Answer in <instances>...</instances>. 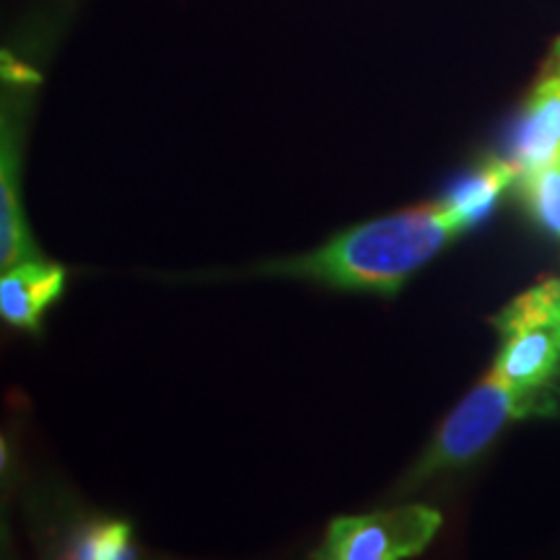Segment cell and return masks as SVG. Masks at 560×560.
<instances>
[{
  "mask_svg": "<svg viewBox=\"0 0 560 560\" xmlns=\"http://www.w3.org/2000/svg\"><path fill=\"white\" fill-rule=\"evenodd\" d=\"M529 416H545V412L535 400H529L527 395H522L509 382H503L495 371H490L486 380L441 423L429 452L423 454L416 472H412L410 486L441 470L467 465L493 444V439L499 436V431L509 420Z\"/></svg>",
  "mask_w": 560,
  "mask_h": 560,
  "instance_id": "3",
  "label": "cell"
},
{
  "mask_svg": "<svg viewBox=\"0 0 560 560\" xmlns=\"http://www.w3.org/2000/svg\"><path fill=\"white\" fill-rule=\"evenodd\" d=\"M9 132L3 138V170H0V265L5 270L13 265L34 260V244L16 195V153L9 149Z\"/></svg>",
  "mask_w": 560,
  "mask_h": 560,
  "instance_id": "8",
  "label": "cell"
},
{
  "mask_svg": "<svg viewBox=\"0 0 560 560\" xmlns=\"http://www.w3.org/2000/svg\"><path fill=\"white\" fill-rule=\"evenodd\" d=\"M462 221L444 200L376 219L335 236L310 255L268 268L278 276L312 278L335 289L397 293L412 272L459 236Z\"/></svg>",
  "mask_w": 560,
  "mask_h": 560,
  "instance_id": "1",
  "label": "cell"
},
{
  "mask_svg": "<svg viewBox=\"0 0 560 560\" xmlns=\"http://www.w3.org/2000/svg\"><path fill=\"white\" fill-rule=\"evenodd\" d=\"M444 516L431 506H402L366 516H340L314 558L402 560L429 548Z\"/></svg>",
  "mask_w": 560,
  "mask_h": 560,
  "instance_id": "4",
  "label": "cell"
},
{
  "mask_svg": "<svg viewBox=\"0 0 560 560\" xmlns=\"http://www.w3.org/2000/svg\"><path fill=\"white\" fill-rule=\"evenodd\" d=\"M75 558H94V560H117L130 558V527L122 522H104L89 527L75 542Z\"/></svg>",
  "mask_w": 560,
  "mask_h": 560,
  "instance_id": "10",
  "label": "cell"
},
{
  "mask_svg": "<svg viewBox=\"0 0 560 560\" xmlns=\"http://www.w3.org/2000/svg\"><path fill=\"white\" fill-rule=\"evenodd\" d=\"M501 348L493 371L540 405L558 408L560 389V278H545L495 314Z\"/></svg>",
  "mask_w": 560,
  "mask_h": 560,
  "instance_id": "2",
  "label": "cell"
},
{
  "mask_svg": "<svg viewBox=\"0 0 560 560\" xmlns=\"http://www.w3.org/2000/svg\"><path fill=\"white\" fill-rule=\"evenodd\" d=\"M509 153L520 174L560 161V73L548 70L532 89L511 130Z\"/></svg>",
  "mask_w": 560,
  "mask_h": 560,
  "instance_id": "5",
  "label": "cell"
},
{
  "mask_svg": "<svg viewBox=\"0 0 560 560\" xmlns=\"http://www.w3.org/2000/svg\"><path fill=\"white\" fill-rule=\"evenodd\" d=\"M62 280H66V272L60 265L42 260L13 265L0 278V314H3V319L13 327L34 330L47 306L60 296Z\"/></svg>",
  "mask_w": 560,
  "mask_h": 560,
  "instance_id": "6",
  "label": "cell"
},
{
  "mask_svg": "<svg viewBox=\"0 0 560 560\" xmlns=\"http://www.w3.org/2000/svg\"><path fill=\"white\" fill-rule=\"evenodd\" d=\"M548 70H556L560 73V37L552 42V50H550V62H548Z\"/></svg>",
  "mask_w": 560,
  "mask_h": 560,
  "instance_id": "11",
  "label": "cell"
},
{
  "mask_svg": "<svg viewBox=\"0 0 560 560\" xmlns=\"http://www.w3.org/2000/svg\"><path fill=\"white\" fill-rule=\"evenodd\" d=\"M520 192L532 219L560 240V161L524 172Z\"/></svg>",
  "mask_w": 560,
  "mask_h": 560,
  "instance_id": "9",
  "label": "cell"
},
{
  "mask_svg": "<svg viewBox=\"0 0 560 560\" xmlns=\"http://www.w3.org/2000/svg\"><path fill=\"white\" fill-rule=\"evenodd\" d=\"M520 177V170L514 166V161L503 159H486L478 170H472L467 177H462L457 185L446 192L444 202L454 210V215L462 221V226L472 229L475 223L488 219L490 210L495 208V202L506 187Z\"/></svg>",
  "mask_w": 560,
  "mask_h": 560,
  "instance_id": "7",
  "label": "cell"
}]
</instances>
